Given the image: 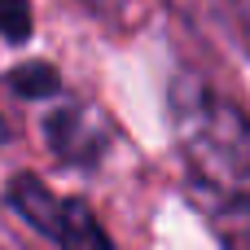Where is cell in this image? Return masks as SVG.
<instances>
[{
	"label": "cell",
	"instance_id": "obj_4",
	"mask_svg": "<svg viewBox=\"0 0 250 250\" xmlns=\"http://www.w3.org/2000/svg\"><path fill=\"white\" fill-rule=\"evenodd\" d=\"M9 88L22 101H53V97H62V75L53 62H26V66L9 70Z\"/></svg>",
	"mask_w": 250,
	"mask_h": 250
},
{
	"label": "cell",
	"instance_id": "obj_6",
	"mask_svg": "<svg viewBox=\"0 0 250 250\" xmlns=\"http://www.w3.org/2000/svg\"><path fill=\"white\" fill-rule=\"evenodd\" d=\"M229 9H233V18L242 26V40H246V48H250V0H229Z\"/></svg>",
	"mask_w": 250,
	"mask_h": 250
},
{
	"label": "cell",
	"instance_id": "obj_2",
	"mask_svg": "<svg viewBox=\"0 0 250 250\" xmlns=\"http://www.w3.org/2000/svg\"><path fill=\"white\" fill-rule=\"evenodd\" d=\"M4 207L26 224L35 229L40 237H48L57 250H119L114 237L105 233V224L97 220V211L79 198H62L53 193L40 176L31 171H18L9 185H4Z\"/></svg>",
	"mask_w": 250,
	"mask_h": 250
},
{
	"label": "cell",
	"instance_id": "obj_5",
	"mask_svg": "<svg viewBox=\"0 0 250 250\" xmlns=\"http://www.w3.org/2000/svg\"><path fill=\"white\" fill-rule=\"evenodd\" d=\"M35 31L31 0H0V40L4 44H26Z\"/></svg>",
	"mask_w": 250,
	"mask_h": 250
},
{
	"label": "cell",
	"instance_id": "obj_1",
	"mask_svg": "<svg viewBox=\"0 0 250 250\" xmlns=\"http://www.w3.org/2000/svg\"><path fill=\"white\" fill-rule=\"evenodd\" d=\"M167 123L189 202L224 250H250V114L202 75H176Z\"/></svg>",
	"mask_w": 250,
	"mask_h": 250
},
{
	"label": "cell",
	"instance_id": "obj_3",
	"mask_svg": "<svg viewBox=\"0 0 250 250\" xmlns=\"http://www.w3.org/2000/svg\"><path fill=\"white\" fill-rule=\"evenodd\" d=\"M110 132H114V127L101 119V110H92V105H83V101H66V105H57V110L44 119V141H48V149H53L62 163L83 167V171L101 167V158H105V149H110Z\"/></svg>",
	"mask_w": 250,
	"mask_h": 250
}]
</instances>
